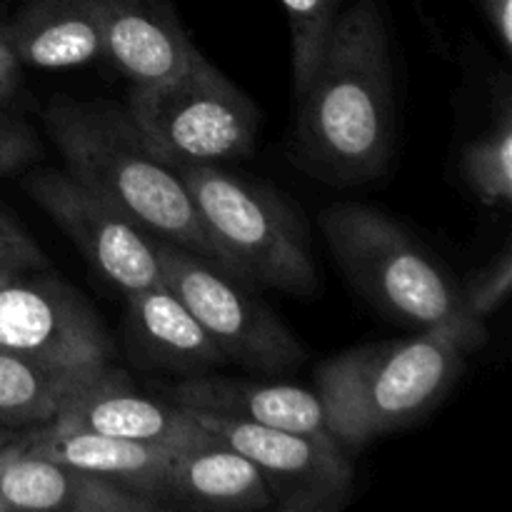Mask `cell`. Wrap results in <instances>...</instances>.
Instances as JSON below:
<instances>
[{
	"label": "cell",
	"instance_id": "14",
	"mask_svg": "<svg viewBox=\"0 0 512 512\" xmlns=\"http://www.w3.org/2000/svg\"><path fill=\"white\" fill-rule=\"evenodd\" d=\"M170 403L193 413L245 420L318 440H335L318 390L290 383H258L203 373L168 388ZM338 443V440H335Z\"/></svg>",
	"mask_w": 512,
	"mask_h": 512
},
{
	"label": "cell",
	"instance_id": "5",
	"mask_svg": "<svg viewBox=\"0 0 512 512\" xmlns=\"http://www.w3.org/2000/svg\"><path fill=\"white\" fill-rule=\"evenodd\" d=\"M335 263L370 305L413 330L483 323L458 280L383 210L338 203L318 215Z\"/></svg>",
	"mask_w": 512,
	"mask_h": 512
},
{
	"label": "cell",
	"instance_id": "8",
	"mask_svg": "<svg viewBox=\"0 0 512 512\" xmlns=\"http://www.w3.org/2000/svg\"><path fill=\"white\" fill-rule=\"evenodd\" d=\"M193 415L210 435L253 463L268 488L270 510L338 512L350 503L355 468L335 440L308 438L210 413Z\"/></svg>",
	"mask_w": 512,
	"mask_h": 512
},
{
	"label": "cell",
	"instance_id": "13",
	"mask_svg": "<svg viewBox=\"0 0 512 512\" xmlns=\"http://www.w3.org/2000/svg\"><path fill=\"white\" fill-rule=\"evenodd\" d=\"M3 512H155L160 505L93 473L25 453L15 435L0 448Z\"/></svg>",
	"mask_w": 512,
	"mask_h": 512
},
{
	"label": "cell",
	"instance_id": "20",
	"mask_svg": "<svg viewBox=\"0 0 512 512\" xmlns=\"http://www.w3.org/2000/svg\"><path fill=\"white\" fill-rule=\"evenodd\" d=\"M463 178L488 208H505L512 198V113L505 103L498 120L480 138L465 145Z\"/></svg>",
	"mask_w": 512,
	"mask_h": 512
},
{
	"label": "cell",
	"instance_id": "4",
	"mask_svg": "<svg viewBox=\"0 0 512 512\" xmlns=\"http://www.w3.org/2000/svg\"><path fill=\"white\" fill-rule=\"evenodd\" d=\"M175 173L223 268L285 295L318 293L308 228L278 190L220 165H175Z\"/></svg>",
	"mask_w": 512,
	"mask_h": 512
},
{
	"label": "cell",
	"instance_id": "23",
	"mask_svg": "<svg viewBox=\"0 0 512 512\" xmlns=\"http://www.w3.org/2000/svg\"><path fill=\"white\" fill-rule=\"evenodd\" d=\"M43 143L28 120L0 110V178L28 168L40 158Z\"/></svg>",
	"mask_w": 512,
	"mask_h": 512
},
{
	"label": "cell",
	"instance_id": "9",
	"mask_svg": "<svg viewBox=\"0 0 512 512\" xmlns=\"http://www.w3.org/2000/svg\"><path fill=\"white\" fill-rule=\"evenodd\" d=\"M0 348L60 368L110 363L115 343L93 305L48 270L0 285Z\"/></svg>",
	"mask_w": 512,
	"mask_h": 512
},
{
	"label": "cell",
	"instance_id": "17",
	"mask_svg": "<svg viewBox=\"0 0 512 512\" xmlns=\"http://www.w3.org/2000/svg\"><path fill=\"white\" fill-rule=\"evenodd\" d=\"M165 508L260 512L270 510V495L253 463L205 430L170 458Z\"/></svg>",
	"mask_w": 512,
	"mask_h": 512
},
{
	"label": "cell",
	"instance_id": "7",
	"mask_svg": "<svg viewBox=\"0 0 512 512\" xmlns=\"http://www.w3.org/2000/svg\"><path fill=\"white\" fill-rule=\"evenodd\" d=\"M163 285L198 318L228 363L258 375L295 370L308 358L293 330L248 288V280L188 248L153 238Z\"/></svg>",
	"mask_w": 512,
	"mask_h": 512
},
{
	"label": "cell",
	"instance_id": "26",
	"mask_svg": "<svg viewBox=\"0 0 512 512\" xmlns=\"http://www.w3.org/2000/svg\"><path fill=\"white\" fill-rule=\"evenodd\" d=\"M485 15H488V23L493 28L495 38L500 40L505 53H510L512 48V0H480Z\"/></svg>",
	"mask_w": 512,
	"mask_h": 512
},
{
	"label": "cell",
	"instance_id": "12",
	"mask_svg": "<svg viewBox=\"0 0 512 512\" xmlns=\"http://www.w3.org/2000/svg\"><path fill=\"white\" fill-rule=\"evenodd\" d=\"M125 298L123 345L138 370L193 378L228 365L198 318L163 283Z\"/></svg>",
	"mask_w": 512,
	"mask_h": 512
},
{
	"label": "cell",
	"instance_id": "11",
	"mask_svg": "<svg viewBox=\"0 0 512 512\" xmlns=\"http://www.w3.org/2000/svg\"><path fill=\"white\" fill-rule=\"evenodd\" d=\"M53 425L180 450L205 433L190 410L135 388L125 370L93 365L60 403Z\"/></svg>",
	"mask_w": 512,
	"mask_h": 512
},
{
	"label": "cell",
	"instance_id": "16",
	"mask_svg": "<svg viewBox=\"0 0 512 512\" xmlns=\"http://www.w3.org/2000/svg\"><path fill=\"white\" fill-rule=\"evenodd\" d=\"M15 443L25 453L73 465V468L143 495L150 503L160 505V510H168L165 508V480H168L170 458L175 450L100 433H85V430L58 428L53 423L33 425L28 433L15 435Z\"/></svg>",
	"mask_w": 512,
	"mask_h": 512
},
{
	"label": "cell",
	"instance_id": "10",
	"mask_svg": "<svg viewBox=\"0 0 512 512\" xmlns=\"http://www.w3.org/2000/svg\"><path fill=\"white\" fill-rule=\"evenodd\" d=\"M23 188L110 285L130 295L163 283L153 238L65 170H33Z\"/></svg>",
	"mask_w": 512,
	"mask_h": 512
},
{
	"label": "cell",
	"instance_id": "29",
	"mask_svg": "<svg viewBox=\"0 0 512 512\" xmlns=\"http://www.w3.org/2000/svg\"><path fill=\"white\" fill-rule=\"evenodd\" d=\"M0 512H3V508H0Z\"/></svg>",
	"mask_w": 512,
	"mask_h": 512
},
{
	"label": "cell",
	"instance_id": "18",
	"mask_svg": "<svg viewBox=\"0 0 512 512\" xmlns=\"http://www.w3.org/2000/svg\"><path fill=\"white\" fill-rule=\"evenodd\" d=\"M5 38L20 65L75 68L103 55L95 0H28L5 23Z\"/></svg>",
	"mask_w": 512,
	"mask_h": 512
},
{
	"label": "cell",
	"instance_id": "25",
	"mask_svg": "<svg viewBox=\"0 0 512 512\" xmlns=\"http://www.w3.org/2000/svg\"><path fill=\"white\" fill-rule=\"evenodd\" d=\"M20 68L15 53L10 50L8 38H5V23H0V105L8 103L20 85Z\"/></svg>",
	"mask_w": 512,
	"mask_h": 512
},
{
	"label": "cell",
	"instance_id": "22",
	"mask_svg": "<svg viewBox=\"0 0 512 512\" xmlns=\"http://www.w3.org/2000/svg\"><path fill=\"white\" fill-rule=\"evenodd\" d=\"M510 285L512 253L510 245H505L493 260H488V263L483 265V268L473 270V273L468 275V280L460 283V288H463V298L470 313H473L475 318L485 320L508 300Z\"/></svg>",
	"mask_w": 512,
	"mask_h": 512
},
{
	"label": "cell",
	"instance_id": "27",
	"mask_svg": "<svg viewBox=\"0 0 512 512\" xmlns=\"http://www.w3.org/2000/svg\"><path fill=\"white\" fill-rule=\"evenodd\" d=\"M15 275H20V273H15V270H10V268H5V265H0V285H5L10 278H15Z\"/></svg>",
	"mask_w": 512,
	"mask_h": 512
},
{
	"label": "cell",
	"instance_id": "19",
	"mask_svg": "<svg viewBox=\"0 0 512 512\" xmlns=\"http://www.w3.org/2000/svg\"><path fill=\"white\" fill-rule=\"evenodd\" d=\"M90 368H60L0 348V425L15 430L53 423L68 390Z\"/></svg>",
	"mask_w": 512,
	"mask_h": 512
},
{
	"label": "cell",
	"instance_id": "1",
	"mask_svg": "<svg viewBox=\"0 0 512 512\" xmlns=\"http://www.w3.org/2000/svg\"><path fill=\"white\" fill-rule=\"evenodd\" d=\"M398 138L390 35L378 0L340 10L323 60L295 100L290 160L328 185H363L388 170Z\"/></svg>",
	"mask_w": 512,
	"mask_h": 512
},
{
	"label": "cell",
	"instance_id": "21",
	"mask_svg": "<svg viewBox=\"0 0 512 512\" xmlns=\"http://www.w3.org/2000/svg\"><path fill=\"white\" fill-rule=\"evenodd\" d=\"M290 25V90L305 93L340 18V0H280Z\"/></svg>",
	"mask_w": 512,
	"mask_h": 512
},
{
	"label": "cell",
	"instance_id": "6",
	"mask_svg": "<svg viewBox=\"0 0 512 512\" xmlns=\"http://www.w3.org/2000/svg\"><path fill=\"white\" fill-rule=\"evenodd\" d=\"M125 110L173 168L245 160L258 143V105L195 45L168 80L130 88Z\"/></svg>",
	"mask_w": 512,
	"mask_h": 512
},
{
	"label": "cell",
	"instance_id": "15",
	"mask_svg": "<svg viewBox=\"0 0 512 512\" xmlns=\"http://www.w3.org/2000/svg\"><path fill=\"white\" fill-rule=\"evenodd\" d=\"M103 55H108L130 88L155 85L178 73L193 43L185 35L175 0H95Z\"/></svg>",
	"mask_w": 512,
	"mask_h": 512
},
{
	"label": "cell",
	"instance_id": "24",
	"mask_svg": "<svg viewBox=\"0 0 512 512\" xmlns=\"http://www.w3.org/2000/svg\"><path fill=\"white\" fill-rule=\"evenodd\" d=\"M0 265L15 270V273L50 268V260L43 248L5 213H0Z\"/></svg>",
	"mask_w": 512,
	"mask_h": 512
},
{
	"label": "cell",
	"instance_id": "2",
	"mask_svg": "<svg viewBox=\"0 0 512 512\" xmlns=\"http://www.w3.org/2000/svg\"><path fill=\"white\" fill-rule=\"evenodd\" d=\"M43 123L70 178L123 210L150 238L220 265L183 180L143 138L128 110L108 100L55 95L45 105Z\"/></svg>",
	"mask_w": 512,
	"mask_h": 512
},
{
	"label": "cell",
	"instance_id": "3",
	"mask_svg": "<svg viewBox=\"0 0 512 512\" xmlns=\"http://www.w3.org/2000/svg\"><path fill=\"white\" fill-rule=\"evenodd\" d=\"M485 338V323L443 325L328 358L315 373V390L333 438L358 448L418 423L458 383Z\"/></svg>",
	"mask_w": 512,
	"mask_h": 512
},
{
	"label": "cell",
	"instance_id": "28",
	"mask_svg": "<svg viewBox=\"0 0 512 512\" xmlns=\"http://www.w3.org/2000/svg\"><path fill=\"white\" fill-rule=\"evenodd\" d=\"M10 438H13V433H5V430H0V448H3Z\"/></svg>",
	"mask_w": 512,
	"mask_h": 512
}]
</instances>
